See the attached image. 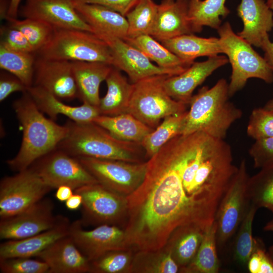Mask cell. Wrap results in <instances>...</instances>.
Here are the masks:
<instances>
[{
  "instance_id": "cell-1",
  "label": "cell",
  "mask_w": 273,
  "mask_h": 273,
  "mask_svg": "<svg viewBox=\"0 0 273 273\" xmlns=\"http://www.w3.org/2000/svg\"><path fill=\"white\" fill-rule=\"evenodd\" d=\"M191 151L188 138L178 135L147 160L144 179L127 197L128 214L124 228L127 246L135 252L163 248L178 227L197 224L204 230L215 215L189 196L183 172Z\"/></svg>"
},
{
  "instance_id": "cell-2",
  "label": "cell",
  "mask_w": 273,
  "mask_h": 273,
  "mask_svg": "<svg viewBox=\"0 0 273 273\" xmlns=\"http://www.w3.org/2000/svg\"><path fill=\"white\" fill-rule=\"evenodd\" d=\"M13 105L22 128V139L17 155L7 161L10 168L19 172L28 168L35 161L56 149L67 136L69 128L47 118L27 91Z\"/></svg>"
},
{
  "instance_id": "cell-3",
  "label": "cell",
  "mask_w": 273,
  "mask_h": 273,
  "mask_svg": "<svg viewBox=\"0 0 273 273\" xmlns=\"http://www.w3.org/2000/svg\"><path fill=\"white\" fill-rule=\"evenodd\" d=\"M229 83L224 78L209 88L204 86L193 96L181 134L202 131L224 139L227 132L242 116V111L229 100Z\"/></svg>"
},
{
  "instance_id": "cell-4",
  "label": "cell",
  "mask_w": 273,
  "mask_h": 273,
  "mask_svg": "<svg viewBox=\"0 0 273 273\" xmlns=\"http://www.w3.org/2000/svg\"><path fill=\"white\" fill-rule=\"evenodd\" d=\"M66 138L57 148L75 157L144 162L145 151L141 144L119 140L94 122H76L71 120Z\"/></svg>"
},
{
  "instance_id": "cell-5",
  "label": "cell",
  "mask_w": 273,
  "mask_h": 273,
  "mask_svg": "<svg viewBox=\"0 0 273 273\" xmlns=\"http://www.w3.org/2000/svg\"><path fill=\"white\" fill-rule=\"evenodd\" d=\"M222 54H225L232 69L229 94L233 96L251 78L273 82V69L252 46L236 34L230 23L225 22L217 30Z\"/></svg>"
},
{
  "instance_id": "cell-6",
  "label": "cell",
  "mask_w": 273,
  "mask_h": 273,
  "mask_svg": "<svg viewBox=\"0 0 273 273\" xmlns=\"http://www.w3.org/2000/svg\"><path fill=\"white\" fill-rule=\"evenodd\" d=\"M38 56L71 62H100L112 66L107 44L94 33L79 29H55L50 41L37 52Z\"/></svg>"
},
{
  "instance_id": "cell-7",
  "label": "cell",
  "mask_w": 273,
  "mask_h": 273,
  "mask_svg": "<svg viewBox=\"0 0 273 273\" xmlns=\"http://www.w3.org/2000/svg\"><path fill=\"white\" fill-rule=\"evenodd\" d=\"M168 76L155 75L133 83L127 113L155 129L165 117L186 111L187 105L173 99L165 89Z\"/></svg>"
},
{
  "instance_id": "cell-8",
  "label": "cell",
  "mask_w": 273,
  "mask_h": 273,
  "mask_svg": "<svg viewBox=\"0 0 273 273\" xmlns=\"http://www.w3.org/2000/svg\"><path fill=\"white\" fill-rule=\"evenodd\" d=\"M74 192L82 197V217L80 219L82 225L109 224L124 228L128 214L126 197L100 183L84 186Z\"/></svg>"
},
{
  "instance_id": "cell-9",
  "label": "cell",
  "mask_w": 273,
  "mask_h": 273,
  "mask_svg": "<svg viewBox=\"0 0 273 273\" xmlns=\"http://www.w3.org/2000/svg\"><path fill=\"white\" fill-rule=\"evenodd\" d=\"M29 168L52 189L65 185L74 191L99 183L78 158L58 148L37 159Z\"/></svg>"
},
{
  "instance_id": "cell-10",
  "label": "cell",
  "mask_w": 273,
  "mask_h": 273,
  "mask_svg": "<svg viewBox=\"0 0 273 273\" xmlns=\"http://www.w3.org/2000/svg\"><path fill=\"white\" fill-rule=\"evenodd\" d=\"M52 190L30 168L0 182V218L16 215L44 198Z\"/></svg>"
},
{
  "instance_id": "cell-11",
  "label": "cell",
  "mask_w": 273,
  "mask_h": 273,
  "mask_svg": "<svg viewBox=\"0 0 273 273\" xmlns=\"http://www.w3.org/2000/svg\"><path fill=\"white\" fill-rule=\"evenodd\" d=\"M246 162L242 160L219 204L215 218L217 244L222 245L238 230L250 205L247 194Z\"/></svg>"
},
{
  "instance_id": "cell-12",
  "label": "cell",
  "mask_w": 273,
  "mask_h": 273,
  "mask_svg": "<svg viewBox=\"0 0 273 273\" xmlns=\"http://www.w3.org/2000/svg\"><path fill=\"white\" fill-rule=\"evenodd\" d=\"M99 183L125 197L143 183L147 161L134 163L89 157H77Z\"/></svg>"
},
{
  "instance_id": "cell-13",
  "label": "cell",
  "mask_w": 273,
  "mask_h": 273,
  "mask_svg": "<svg viewBox=\"0 0 273 273\" xmlns=\"http://www.w3.org/2000/svg\"><path fill=\"white\" fill-rule=\"evenodd\" d=\"M93 33L109 47L113 60L112 66L125 72L132 83L155 75L173 76L180 73L154 65L141 51L123 39L94 29Z\"/></svg>"
},
{
  "instance_id": "cell-14",
  "label": "cell",
  "mask_w": 273,
  "mask_h": 273,
  "mask_svg": "<svg viewBox=\"0 0 273 273\" xmlns=\"http://www.w3.org/2000/svg\"><path fill=\"white\" fill-rule=\"evenodd\" d=\"M54 205L50 199L43 198L25 210L0 221V238L19 240L51 229L64 218L55 216Z\"/></svg>"
},
{
  "instance_id": "cell-15",
  "label": "cell",
  "mask_w": 273,
  "mask_h": 273,
  "mask_svg": "<svg viewBox=\"0 0 273 273\" xmlns=\"http://www.w3.org/2000/svg\"><path fill=\"white\" fill-rule=\"evenodd\" d=\"M24 18L43 21L55 29H74L93 33L92 27L75 9L73 0H25L19 11Z\"/></svg>"
},
{
  "instance_id": "cell-16",
  "label": "cell",
  "mask_w": 273,
  "mask_h": 273,
  "mask_svg": "<svg viewBox=\"0 0 273 273\" xmlns=\"http://www.w3.org/2000/svg\"><path fill=\"white\" fill-rule=\"evenodd\" d=\"M82 226L80 220L70 223L69 235L89 261L108 251L128 247L122 227L102 224L85 230Z\"/></svg>"
},
{
  "instance_id": "cell-17",
  "label": "cell",
  "mask_w": 273,
  "mask_h": 273,
  "mask_svg": "<svg viewBox=\"0 0 273 273\" xmlns=\"http://www.w3.org/2000/svg\"><path fill=\"white\" fill-rule=\"evenodd\" d=\"M33 85L41 87L60 100L78 98L71 61L38 56L35 59Z\"/></svg>"
},
{
  "instance_id": "cell-18",
  "label": "cell",
  "mask_w": 273,
  "mask_h": 273,
  "mask_svg": "<svg viewBox=\"0 0 273 273\" xmlns=\"http://www.w3.org/2000/svg\"><path fill=\"white\" fill-rule=\"evenodd\" d=\"M228 62L226 56L219 55L208 57L204 61L194 62L182 73L167 77L164 81L165 89L173 99L189 104L196 88L214 71Z\"/></svg>"
},
{
  "instance_id": "cell-19",
  "label": "cell",
  "mask_w": 273,
  "mask_h": 273,
  "mask_svg": "<svg viewBox=\"0 0 273 273\" xmlns=\"http://www.w3.org/2000/svg\"><path fill=\"white\" fill-rule=\"evenodd\" d=\"M243 24L238 34L252 46L262 48L270 40L273 28V12L264 0H241L237 8Z\"/></svg>"
},
{
  "instance_id": "cell-20",
  "label": "cell",
  "mask_w": 273,
  "mask_h": 273,
  "mask_svg": "<svg viewBox=\"0 0 273 273\" xmlns=\"http://www.w3.org/2000/svg\"><path fill=\"white\" fill-rule=\"evenodd\" d=\"M35 257L48 264L49 273L90 272L89 261L69 234L54 242Z\"/></svg>"
},
{
  "instance_id": "cell-21",
  "label": "cell",
  "mask_w": 273,
  "mask_h": 273,
  "mask_svg": "<svg viewBox=\"0 0 273 273\" xmlns=\"http://www.w3.org/2000/svg\"><path fill=\"white\" fill-rule=\"evenodd\" d=\"M189 0H162L158 6L151 35L159 41L194 33L189 20Z\"/></svg>"
},
{
  "instance_id": "cell-22",
  "label": "cell",
  "mask_w": 273,
  "mask_h": 273,
  "mask_svg": "<svg viewBox=\"0 0 273 273\" xmlns=\"http://www.w3.org/2000/svg\"><path fill=\"white\" fill-rule=\"evenodd\" d=\"M69 223L65 217L56 226L38 234L19 240H9L0 245V259L35 257L57 240L69 234Z\"/></svg>"
},
{
  "instance_id": "cell-23",
  "label": "cell",
  "mask_w": 273,
  "mask_h": 273,
  "mask_svg": "<svg viewBox=\"0 0 273 273\" xmlns=\"http://www.w3.org/2000/svg\"><path fill=\"white\" fill-rule=\"evenodd\" d=\"M38 109L55 120L58 115H63L76 122H92L100 115L98 107L86 103L79 106H72L63 103L52 94L39 86L32 85L27 88Z\"/></svg>"
},
{
  "instance_id": "cell-24",
  "label": "cell",
  "mask_w": 273,
  "mask_h": 273,
  "mask_svg": "<svg viewBox=\"0 0 273 273\" xmlns=\"http://www.w3.org/2000/svg\"><path fill=\"white\" fill-rule=\"evenodd\" d=\"M71 63L78 98L82 103L98 107L100 85L106 80L113 66L100 62L73 61Z\"/></svg>"
},
{
  "instance_id": "cell-25",
  "label": "cell",
  "mask_w": 273,
  "mask_h": 273,
  "mask_svg": "<svg viewBox=\"0 0 273 273\" xmlns=\"http://www.w3.org/2000/svg\"><path fill=\"white\" fill-rule=\"evenodd\" d=\"M75 10L94 29L125 39L127 37L126 17L104 6L82 3L73 0Z\"/></svg>"
},
{
  "instance_id": "cell-26",
  "label": "cell",
  "mask_w": 273,
  "mask_h": 273,
  "mask_svg": "<svg viewBox=\"0 0 273 273\" xmlns=\"http://www.w3.org/2000/svg\"><path fill=\"white\" fill-rule=\"evenodd\" d=\"M113 66L105 81L107 90L101 98L98 109L102 115L115 116L127 113L134 84Z\"/></svg>"
},
{
  "instance_id": "cell-27",
  "label": "cell",
  "mask_w": 273,
  "mask_h": 273,
  "mask_svg": "<svg viewBox=\"0 0 273 273\" xmlns=\"http://www.w3.org/2000/svg\"><path fill=\"white\" fill-rule=\"evenodd\" d=\"M206 230L197 224H190L178 227L170 236L164 247L170 252L179 270L194 258Z\"/></svg>"
},
{
  "instance_id": "cell-28",
  "label": "cell",
  "mask_w": 273,
  "mask_h": 273,
  "mask_svg": "<svg viewBox=\"0 0 273 273\" xmlns=\"http://www.w3.org/2000/svg\"><path fill=\"white\" fill-rule=\"evenodd\" d=\"M161 43L184 61L193 63L200 57H210L222 54L219 38H204L192 34L182 35Z\"/></svg>"
},
{
  "instance_id": "cell-29",
  "label": "cell",
  "mask_w": 273,
  "mask_h": 273,
  "mask_svg": "<svg viewBox=\"0 0 273 273\" xmlns=\"http://www.w3.org/2000/svg\"><path fill=\"white\" fill-rule=\"evenodd\" d=\"M107 130L114 138L125 142L141 144L154 129L129 113L115 116L100 115L93 121Z\"/></svg>"
},
{
  "instance_id": "cell-30",
  "label": "cell",
  "mask_w": 273,
  "mask_h": 273,
  "mask_svg": "<svg viewBox=\"0 0 273 273\" xmlns=\"http://www.w3.org/2000/svg\"><path fill=\"white\" fill-rule=\"evenodd\" d=\"M144 54L161 68L182 73L193 63L183 60L150 35H143L124 39Z\"/></svg>"
},
{
  "instance_id": "cell-31",
  "label": "cell",
  "mask_w": 273,
  "mask_h": 273,
  "mask_svg": "<svg viewBox=\"0 0 273 273\" xmlns=\"http://www.w3.org/2000/svg\"><path fill=\"white\" fill-rule=\"evenodd\" d=\"M226 0H189L188 18L195 33L200 32L203 27L217 30L221 25V17L230 13L225 6Z\"/></svg>"
},
{
  "instance_id": "cell-32",
  "label": "cell",
  "mask_w": 273,
  "mask_h": 273,
  "mask_svg": "<svg viewBox=\"0 0 273 273\" xmlns=\"http://www.w3.org/2000/svg\"><path fill=\"white\" fill-rule=\"evenodd\" d=\"M217 224L215 221L206 229L197 253L192 262L180 269L183 273H216L219 262L216 251Z\"/></svg>"
},
{
  "instance_id": "cell-33",
  "label": "cell",
  "mask_w": 273,
  "mask_h": 273,
  "mask_svg": "<svg viewBox=\"0 0 273 273\" xmlns=\"http://www.w3.org/2000/svg\"><path fill=\"white\" fill-rule=\"evenodd\" d=\"M187 111L165 117L141 143L147 160L151 158L168 141L182 134Z\"/></svg>"
},
{
  "instance_id": "cell-34",
  "label": "cell",
  "mask_w": 273,
  "mask_h": 273,
  "mask_svg": "<svg viewBox=\"0 0 273 273\" xmlns=\"http://www.w3.org/2000/svg\"><path fill=\"white\" fill-rule=\"evenodd\" d=\"M179 267L165 247L135 252L130 273H176Z\"/></svg>"
},
{
  "instance_id": "cell-35",
  "label": "cell",
  "mask_w": 273,
  "mask_h": 273,
  "mask_svg": "<svg viewBox=\"0 0 273 273\" xmlns=\"http://www.w3.org/2000/svg\"><path fill=\"white\" fill-rule=\"evenodd\" d=\"M34 53L16 51L0 44V68L19 79L27 87L33 84Z\"/></svg>"
},
{
  "instance_id": "cell-36",
  "label": "cell",
  "mask_w": 273,
  "mask_h": 273,
  "mask_svg": "<svg viewBox=\"0 0 273 273\" xmlns=\"http://www.w3.org/2000/svg\"><path fill=\"white\" fill-rule=\"evenodd\" d=\"M247 194L250 203L258 209H267L273 214V162L249 177Z\"/></svg>"
},
{
  "instance_id": "cell-37",
  "label": "cell",
  "mask_w": 273,
  "mask_h": 273,
  "mask_svg": "<svg viewBox=\"0 0 273 273\" xmlns=\"http://www.w3.org/2000/svg\"><path fill=\"white\" fill-rule=\"evenodd\" d=\"M135 253L129 247L108 251L89 261V272L130 273Z\"/></svg>"
},
{
  "instance_id": "cell-38",
  "label": "cell",
  "mask_w": 273,
  "mask_h": 273,
  "mask_svg": "<svg viewBox=\"0 0 273 273\" xmlns=\"http://www.w3.org/2000/svg\"><path fill=\"white\" fill-rule=\"evenodd\" d=\"M158 6L153 0H142L125 16L128 23L127 38L151 35Z\"/></svg>"
},
{
  "instance_id": "cell-39",
  "label": "cell",
  "mask_w": 273,
  "mask_h": 273,
  "mask_svg": "<svg viewBox=\"0 0 273 273\" xmlns=\"http://www.w3.org/2000/svg\"><path fill=\"white\" fill-rule=\"evenodd\" d=\"M250 203L249 208L240 224L234 244V258L241 264H247L248 261L255 248L256 239L252 235V225L255 213L258 210Z\"/></svg>"
},
{
  "instance_id": "cell-40",
  "label": "cell",
  "mask_w": 273,
  "mask_h": 273,
  "mask_svg": "<svg viewBox=\"0 0 273 273\" xmlns=\"http://www.w3.org/2000/svg\"><path fill=\"white\" fill-rule=\"evenodd\" d=\"M10 26L18 29L27 37L35 53L43 48L51 39L55 28L51 25L40 20L24 18L7 19Z\"/></svg>"
},
{
  "instance_id": "cell-41",
  "label": "cell",
  "mask_w": 273,
  "mask_h": 273,
  "mask_svg": "<svg viewBox=\"0 0 273 273\" xmlns=\"http://www.w3.org/2000/svg\"><path fill=\"white\" fill-rule=\"evenodd\" d=\"M247 133L255 140L273 137V112L264 107L253 109L249 117Z\"/></svg>"
},
{
  "instance_id": "cell-42",
  "label": "cell",
  "mask_w": 273,
  "mask_h": 273,
  "mask_svg": "<svg viewBox=\"0 0 273 273\" xmlns=\"http://www.w3.org/2000/svg\"><path fill=\"white\" fill-rule=\"evenodd\" d=\"M49 267L44 261L31 257H13L0 259L2 273H49Z\"/></svg>"
},
{
  "instance_id": "cell-43",
  "label": "cell",
  "mask_w": 273,
  "mask_h": 273,
  "mask_svg": "<svg viewBox=\"0 0 273 273\" xmlns=\"http://www.w3.org/2000/svg\"><path fill=\"white\" fill-rule=\"evenodd\" d=\"M254 167L261 168L273 162V137L255 140L249 150Z\"/></svg>"
},
{
  "instance_id": "cell-44",
  "label": "cell",
  "mask_w": 273,
  "mask_h": 273,
  "mask_svg": "<svg viewBox=\"0 0 273 273\" xmlns=\"http://www.w3.org/2000/svg\"><path fill=\"white\" fill-rule=\"evenodd\" d=\"M3 39L1 43L6 47L21 52L35 53L27 37L18 29L12 27L1 30Z\"/></svg>"
},
{
  "instance_id": "cell-45",
  "label": "cell",
  "mask_w": 273,
  "mask_h": 273,
  "mask_svg": "<svg viewBox=\"0 0 273 273\" xmlns=\"http://www.w3.org/2000/svg\"><path fill=\"white\" fill-rule=\"evenodd\" d=\"M86 4H98L108 7L125 17L142 0H74Z\"/></svg>"
},
{
  "instance_id": "cell-46",
  "label": "cell",
  "mask_w": 273,
  "mask_h": 273,
  "mask_svg": "<svg viewBox=\"0 0 273 273\" xmlns=\"http://www.w3.org/2000/svg\"><path fill=\"white\" fill-rule=\"evenodd\" d=\"M26 86L17 77L12 75L1 74L0 78V101L3 102L14 92H25Z\"/></svg>"
},
{
  "instance_id": "cell-47",
  "label": "cell",
  "mask_w": 273,
  "mask_h": 273,
  "mask_svg": "<svg viewBox=\"0 0 273 273\" xmlns=\"http://www.w3.org/2000/svg\"><path fill=\"white\" fill-rule=\"evenodd\" d=\"M258 248L260 256L259 273H273V261L266 252L262 242L258 239Z\"/></svg>"
},
{
  "instance_id": "cell-48",
  "label": "cell",
  "mask_w": 273,
  "mask_h": 273,
  "mask_svg": "<svg viewBox=\"0 0 273 273\" xmlns=\"http://www.w3.org/2000/svg\"><path fill=\"white\" fill-rule=\"evenodd\" d=\"M258 239H256L254 249L248 262V270L251 273H259L260 265V256L258 248Z\"/></svg>"
},
{
  "instance_id": "cell-49",
  "label": "cell",
  "mask_w": 273,
  "mask_h": 273,
  "mask_svg": "<svg viewBox=\"0 0 273 273\" xmlns=\"http://www.w3.org/2000/svg\"><path fill=\"white\" fill-rule=\"evenodd\" d=\"M266 3L273 12V0H266ZM264 58L273 69V42L268 40L262 47Z\"/></svg>"
},
{
  "instance_id": "cell-50",
  "label": "cell",
  "mask_w": 273,
  "mask_h": 273,
  "mask_svg": "<svg viewBox=\"0 0 273 273\" xmlns=\"http://www.w3.org/2000/svg\"><path fill=\"white\" fill-rule=\"evenodd\" d=\"M74 190L68 186H61L57 189L55 197L61 202H65L73 194Z\"/></svg>"
},
{
  "instance_id": "cell-51",
  "label": "cell",
  "mask_w": 273,
  "mask_h": 273,
  "mask_svg": "<svg viewBox=\"0 0 273 273\" xmlns=\"http://www.w3.org/2000/svg\"><path fill=\"white\" fill-rule=\"evenodd\" d=\"M82 197L81 195L77 193L74 194L65 201L66 208L70 210H76L81 206Z\"/></svg>"
},
{
  "instance_id": "cell-52",
  "label": "cell",
  "mask_w": 273,
  "mask_h": 273,
  "mask_svg": "<svg viewBox=\"0 0 273 273\" xmlns=\"http://www.w3.org/2000/svg\"><path fill=\"white\" fill-rule=\"evenodd\" d=\"M21 1V0L10 1L6 19L8 18H17L19 14V8Z\"/></svg>"
},
{
  "instance_id": "cell-53",
  "label": "cell",
  "mask_w": 273,
  "mask_h": 273,
  "mask_svg": "<svg viewBox=\"0 0 273 273\" xmlns=\"http://www.w3.org/2000/svg\"><path fill=\"white\" fill-rule=\"evenodd\" d=\"M265 231L273 232V219L266 223L263 227ZM268 253L273 261V245L269 247Z\"/></svg>"
},
{
  "instance_id": "cell-54",
  "label": "cell",
  "mask_w": 273,
  "mask_h": 273,
  "mask_svg": "<svg viewBox=\"0 0 273 273\" xmlns=\"http://www.w3.org/2000/svg\"><path fill=\"white\" fill-rule=\"evenodd\" d=\"M263 107L267 110L273 112V94L271 98L266 102Z\"/></svg>"
}]
</instances>
